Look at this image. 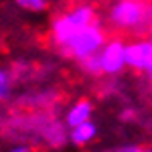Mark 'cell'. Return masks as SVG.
Here are the masks:
<instances>
[{"mask_svg": "<svg viewBox=\"0 0 152 152\" xmlns=\"http://www.w3.org/2000/svg\"><path fill=\"white\" fill-rule=\"evenodd\" d=\"M124 59H126V67L144 73L146 65H148V59H150V43H148V39H136L134 43L126 45Z\"/></svg>", "mask_w": 152, "mask_h": 152, "instance_id": "obj_5", "label": "cell"}, {"mask_svg": "<svg viewBox=\"0 0 152 152\" xmlns=\"http://www.w3.org/2000/svg\"><path fill=\"white\" fill-rule=\"evenodd\" d=\"M110 24L132 35H148L152 31V2L142 0H120L107 10Z\"/></svg>", "mask_w": 152, "mask_h": 152, "instance_id": "obj_2", "label": "cell"}, {"mask_svg": "<svg viewBox=\"0 0 152 152\" xmlns=\"http://www.w3.org/2000/svg\"><path fill=\"white\" fill-rule=\"evenodd\" d=\"M95 136H97V126H95L94 120H89V122H85V124H81V126L69 130L67 140H69L73 146H87Z\"/></svg>", "mask_w": 152, "mask_h": 152, "instance_id": "obj_7", "label": "cell"}, {"mask_svg": "<svg viewBox=\"0 0 152 152\" xmlns=\"http://www.w3.org/2000/svg\"><path fill=\"white\" fill-rule=\"evenodd\" d=\"M95 23H99V18H97L94 4H85V2L73 4L67 10H61L51 20V43L59 51L75 35H79L81 31H85L87 26H91Z\"/></svg>", "mask_w": 152, "mask_h": 152, "instance_id": "obj_1", "label": "cell"}, {"mask_svg": "<svg viewBox=\"0 0 152 152\" xmlns=\"http://www.w3.org/2000/svg\"><path fill=\"white\" fill-rule=\"evenodd\" d=\"M8 152H33L28 146H24V144H16V146H12Z\"/></svg>", "mask_w": 152, "mask_h": 152, "instance_id": "obj_12", "label": "cell"}, {"mask_svg": "<svg viewBox=\"0 0 152 152\" xmlns=\"http://www.w3.org/2000/svg\"><path fill=\"white\" fill-rule=\"evenodd\" d=\"M91 114H94V104L89 99H79V102H75L69 107L63 126L73 130V128H77V126H81V124H85V122H89L91 120Z\"/></svg>", "mask_w": 152, "mask_h": 152, "instance_id": "obj_6", "label": "cell"}, {"mask_svg": "<svg viewBox=\"0 0 152 152\" xmlns=\"http://www.w3.org/2000/svg\"><path fill=\"white\" fill-rule=\"evenodd\" d=\"M140 152H152V146H142Z\"/></svg>", "mask_w": 152, "mask_h": 152, "instance_id": "obj_13", "label": "cell"}, {"mask_svg": "<svg viewBox=\"0 0 152 152\" xmlns=\"http://www.w3.org/2000/svg\"><path fill=\"white\" fill-rule=\"evenodd\" d=\"M12 94V75L0 67V102H8Z\"/></svg>", "mask_w": 152, "mask_h": 152, "instance_id": "obj_8", "label": "cell"}, {"mask_svg": "<svg viewBox=\"0 0 152 152\" xmlns=\"http://www.w3.org/2000/svg\"><path fill=\"white\" fill-rule=\"evenodd\" d=\"M136 118H138V112H136V107H126V110L120 114V120H122V122H126V124L134 122Z\"/></svg>", "mask_w": 152, "mask_h": 152, "instance_id": "obj_11", "label": "cell"}, {"mask_svg": "<svg viewBox=\"0 0 152 152\" xmlns=\"http://www.w3.org/2000/svg\"><path fill=\"white\" fill-rule=\"evenodd\" d=\"M124 51H126L124 39L114 37V39L105 41V45L102 47V51L97 53L102 73H105V75H116V73H120V71L124 69V67H126Z\"/></svg>", "mask_w": 152, "mask_h": 152, "instance_id": "obj_4", "label": "cell"}, {"mask_svg": "<svg viewBox=\"0 0 152 152\" xmlns=\"http://www.w3.org/2000/svg\"><path fill=\"white\" fill-rule=\"evenodd\" d=\"M105 39H107V35H105V28L102 26V20H99V23L87 26L85 31H81L79 35H75L65 47L59 49V55L67 59H75V61L94 57L105 45Z\"/></svg>", "mask_w": 152, "mask_h": 152, "instance_id": "obj_3", "label": "cell"}, {"mask_svg": "<svg viewBox=\"0 0 152 152\" xmlns=\"http://www.w3.org/2000/svg\"><path fill=\"white\" fill-rule=\"evenodd\" d=\"M16 6L31 12H43L49 8V2H45V0H16Z\"/></svg>", "mask_w": 152, "mask_h": 152, "instance_id": "obj_10", "label": "cell"}, {"mask_svg": "<svg viewBox=\"0 0 152 152\" xmlns=\"http://www.w3.org/2000/svg\"><path fill=\"white\" fill-rule=\"evenodd\" d=\"M77 63H79V67H81L83 73H87V75H102V67H99V57H97V55L81 59V61H77Z\"/></svg>", "mask_w": 152, "mask_h": 152, "instance_id": "obj_9", "label": "cell"}, {"mask_svg": "<svg viewBox=\"0 0 152 152\" xmlns=\"http://www.w3.org/2000/svg\"><path fill=\"white\" fill-rule=\"evenodd\" d=\"M148 43H150V47H152V31L148 33Z\"/></svg>", "mask_w": 152, "mask_h": 152, "instance_id": "obj_14", "label": "cell"}]
</instances>
